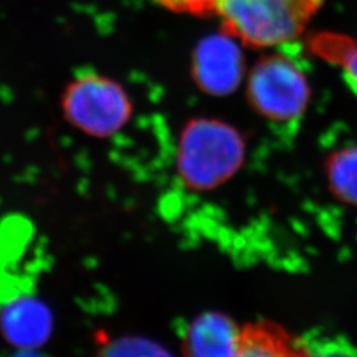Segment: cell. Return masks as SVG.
Returning <instances> with one entry per match:
<instances>
[{"label":"cell","mask_w":357,"mask_h":357,"mask_svg":"<svg viewBox=\"0 0 357 357\" xmlns=\"http://www.w3.org/2000/svg\"><path fill=\"white\" fill-rule=\"evenodd\" d=\"M245 142L228 123L199 118L181 131L178 172L195 191H209L227 183L243 166Z\"/></svg>","instance_id":"obj_1"},{"label":"cell","mask_w":357,"mask_h":357,"mask_svg":"<svg viewBox=\"0 0 357 357\" xmlns=\"http://www.w3.org/2000/svg\"><path fill=\"white\" fill-rule=\"evenodd\" d=\"M324 0H215L225 33L268 48L298 38Z\"/></svg>","instance_id":"obj_2"},{"label":"cell","mask_w":357,"mask_h":357,"mask_svg":"<svg viewBox=\"0 0 357 357\" xmlns=\"http://www.w3.org/2000/svg\"><path fill=\"white\" fill-rule=\"evenodd\" d=\"M61 109L75 128L98 138L119 131L132 114V103L125 89L93 70L82 72L68 84Z\"/></svg>","instance_id":"obj_3"},{"label":"cell","mask_w":357,"mask_h":357,"mask_svg":"<svg viewBox=\"0 0 357 357\" xmlns=\"http://www.w3.org/2000/svg\"><path fill=\"white\" fill-rule=\"evenodd\" d=\"M248 97L255 112L275 123L298 122L306 110L310 88L306 76L283 54L262 57L248 84Z\"/></svg>","instance_id":"obj_4"},{"label":"cell","mask_w":357,"mask_h":357,"mask_svg":"<svg viewBox=\"0 0 357 357\" xmlns=\"http://www.w3.org/2000/svg\"><path fill=\"white\" fill-rule=\"evenodd\" d=\"M243 54L231 36H209L196 48L193 77L211 94L224 96L236 89L243 78Z\"/></svg>","instance_id":"obj_5"},{"label":"cell","mask_w":357,"mask_h":357,"mask_svg":"<svg viewBox=\"0 0 357 357\" xmlns=\"http://www.w3.org/2000/svg\"><path fill=\"white\" fill-rule=\"evenodd\" d=\"M241 328L228 315L204 312L192 320L181 339L184 357H233Z\"/></svg>","instance_id":"obj_6"},{"label":"cell","mask_w":357,"mask_h":357,"mask_svg":"<svg viewBox=\"0 0 357 357\" xmlns=\"http://www.w3.org/2000/svg\"><path fill=\"white\" fill-rule=\"evenodd\" d=\"M0 332L16 348H38L51 336V311L36 299L13 301L0 312Z\"/></svg>","instance_id":"obj_7"},{"label":"cell","mask_w":357,"mask_h":357,"mask_svg":"<svg viewBox=\"0 0 357 357\" xmlns=\"http://www.w3.org/2000/svg\"><path fill=\"white\" fill-rule=\"evenodd\" d=\"M233 357H299L296 340L281 326L255 321L241 328L238 348Z\"/></svg>","instance_id":"obj_8"},{"label":"cell","mask_w":357,"mask_h":357,"mask_svg":"<svg viewBox=\"0 0 357 357\" xmlns=\"http://www.w3.org/2000/svg\"><path fill=\"white\" fill-rule=\"evenodd\" d=\"M326 174L333 196L357 206V146L332 153L326 162Z\"/></svg>","instance_id":"obj_9"},{"label":"cell","mask_w":357,"mask_h":357,"mask_svg":"<svg viewBox=\"0 0 357 357\" xmlns=\"http://www.w3.org/2000/svg\"><path fill=\"white\" fill-rule=\"evenodd\" d=\"M96 357H174L165 347L139 336L103 339L98 343Z\"/></svg>","instance_id":"obj_10"},{"label":"cell","mask_w":357,"mask_h":357,"mask_svg":"<svg viewBox=\"0 0 357 357\" xmlns=\"http://www.w3.org/2000/svg\"><path fill=\"white\" fill-rule=\"evenodd\" d=\"M314 48L328 60L342 65L348 85L357 93V47L348 38L323 36L314 43Z\"/></svg>","instance_id":"obj_11"},{"label":"cell","mask_w":357,"mask_h":357,"mask_svg":"<svg viewBox=\"0 0 357 357\" xmlns=\"http://www.w3.org/2000/svg\"><path fill=\"white\" fill-rule=\"evenodd\" d=\"M299 357H357V348L342 336L308 335L296 340Z\"/></svg>","instance_id":"obj_12"},{"label":"cell","mask_w":357,"mask_h":357,"mask_svg":"<svg viewBox=\"0 0 357 357\" xmlns=\"http://www.w3.org/2000/svg\"><path fill=\"white\" fill-rule=\"evenodd\" d=\"M160 6L178 13L205 16L213 13L215 0H155Z\"/></svg>","instance_id":"obj_13"}]
</instances>
